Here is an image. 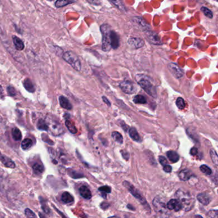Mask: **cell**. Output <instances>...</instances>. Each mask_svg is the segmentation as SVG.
Instances as JSON below:
<instances>
[{
	"mask_svg": "<svg viewBox=\"0 0 218 218\" xmlns=\"http://www.w3.org/2000/svg\"><path fill=\"white\" fill-rule=\"evenodd\" d=\"M195 218H203V217H202V216H199V215H198V216H196Z\"/></svg>",
	"mask_w": 218,
	"mask_h": 218,
	"instance_id": "cell-50",
	"label": "cell"
},
{
	"mask_svg": "<svg viewBox=\"0 0 218 218\" xmlns=\"http://www.w3.org/2000/svg\"><path fill=\"white\" fill-rule=\"evenodd\" d=\"M110 27L108 24H103L100 26V31L102 35V49L104 52H108L111 49L110 45Z\"/></svg>",
	"mask_w": 218,
	"mask_h": 218,
	"instance_id": "cell-6",
	"label": "cell"
},
{
	"mask_svg": "<svg viewBox=\"0 0 218 218\" xmlns=\"http://www.w3.org/2000/svg\"><path fill=\"white\" fill-rule=\"evenodd\" d=\"M168 68L171 73L176 78H181L184 76V71L174 62H170L168 65Z\"/></svg>",
	"mask_w": 218,
	"mask_h": 218,
	"instance_id": "cell-9",
	"label": "cell"
},
{
	"mask_svg": "<svg viewBox=\"0 0 218 218\" xmlns=\"http://www.w3.org/2000/svg\"><path fill=\"white\" fill-rule=\"evenodd\" d=\"M49 1H51V0H49Z\"/></svg>",
	"mask_w": 218,
	"mask_h": 218,
	"instance_id": "cell-52",
	"label": "cell"
},
{
	"mask_svg": "<svg viewBox=\"0 0 218 218\" xmlns=\"http://www.w3.org/2000/svg\"><path fill=\"white\" fill-rule=\"evenodd\" d=\"M129 134L130 137H131L134 141L137 142H141V137L135 128L132 127L130 128V129L129 130Z\"/></svg>",
	"mask_w": 218,
	"mask_h": 218,
	"instance_id": "cell-20",
	"label": "cell"
},
{
	"mask_svg": "<svg viewBox=\"0 0 218 218\" xmlns=\"http://www.w3.org/2000/svg\"><path fill=\"white\" fill-rule=\"evenodd\" d=\"M200 169L202 171V173H203L205 175H211L212 174V170L211 169L210 167H208V166L205 165H203L200 167Z\"/></svg>",
	"mask_w": 218,
	"mask_h": 218,
	"instance_id": "cell-36",
	"label": "cell"
},
{
	"mask_svg": "<svg viewBox=\"0 0 218 218\" xmlns=\"http://www.w3.org/2000/svg\"><path fill=\"white\" fill-rule=\"evenodd\" d=\"M0 94H3V89H2V87L1 86H0Z\"/></svg>",
	"mask_w": 218,
	"mask_h": 218,
	"instance_id": "cell-49",
	"label": "cell"
},
{
	"mask_svg": "<svg viewBox=\"0 0 218 218\" xmlns=\"http://www.w3.org/2000/svg\"><path fill=\"white\" fill-rule=\"evenodd\" d=\"M201 10L202 11L203 13L204 14V15L207 17L209 18V19H212L213 17V13L212 12L209 10L208 8L203 7L201 8Z\"/></svg>",
	"mask_w": 218,
	"mask_h": 218,
	"instance_id": "cell-35",
	"label": "cell"
},
{
	"mask_svg": "<svg viewBox=\"0 0 218 218\" xmlns=\"http://www.w3.org/2000/svg\"><path fill=\"white\" fill-rule=\"evenodd\" d=\"M73 2L74 0H57L55 3V6L57 8H61L68 5Z\"/></svg>",
	"mask_w": 218,
	"mask_h": 218,
	"instance_id": "cell-29",
	"label": "cell"
},
{
	"mask_svg": "<svg viewBox=\"0 0 218 218\" xmlns=\"http://www.w3.org/2000/svg\"><path fill=\"white\" fill-rule=\"evenodd\" d=\"M12 39H13V42L15 49L19 51H23L24 48V44L23 40L21 39H20L18 36H14L12 37Z\"/></svg>",
	"mask_w": 218,
	"mask_h": 218,
	"instance_id": "cell-21",
	"label": "cell"
},
{
	"mask_svg": "<svg viewBox=\"0 0 218 218\" xmlns=\"http://www.w3.org/2000/svg\"><path fill=\"white\" fill-rule=\"evenodd\" d=\"M109 218H119V217H116V216H113V217H109Z\"/></svg>",
	"mask_w": 218,
	"mask_h": 218,
	"instance_id": "cell-51",
	"label": "cell"
},
{
	"mask_svg": "<svg viewBox=\"0 0 218 218\" xmlns=\"http://www.w3.org/2000/svg\"><path fill=\"white\" fill-rule=\"evenodd\" d=\"M190 154L192 156H196L198 154V149L196 148H192L190 150Z\"/></svg>",
	"mask_w": 218,
	"mask_h": 218,
	"instance_id": "cell-47",
	"label": "cell"
},
{
	"mask_svg": "<svg viewBox=\"0 0 218 218\" xmlns=\"http://www.w3.org/2000/svg\"><path fill=\"white\" fill-rule=\"evenodd\" d=\"M110 45L112 49H116L120 45V39L117 33L114 31L111 30L110 33Z\"/></svg>",
	"mask_w": 218,
	"mask_h": 218,
	"instance_id": "cell-12",
	"label": "cell"
},
{
	"mask_svg": "<svg viewBox=\"0 0 218 218\" xmlns=\"http://www.w3.org/2000/svg\"><path fill=\"white\" fill-rule=\"evenodd\" d=\"M12 135L14 139L16 141H19L22 138V134L18 128H14L12 130Z\"/></svg>",
	"mask_w": 218,
	"mask_h": 218,
	"instance_id": "cell-27",
	"label": "cell"
},
{
	"mask_svg": "<svg viewBox=\"0 0 218 218\" xmlns=\"http://www.w3.org/2000/svg\"><path fill=\"white\" fill-rule=\"evenodd\" d=\"M0 161H1L3 165L8 168H11V169H14L15 167V165L13 161H12L10 158L8 157L3 156L1 154H0Z\"/></svg>",
	"mask_w": 218,
	"mask_h": 218,
	"instance_id": "cell-18",
	"label": "cell"
},
{
	"mask_svg": "<svg viewBox=\"0 0 218 218\" xmlns=\"http://www.w3.org/2000/svg\"><path fill=\"white\" fill-rule=\"evenodd\" d=\"M87 1H89L90 3L94 4V5H100V3H101V1L100 0H86Z\"/></svg>",
	"mask_w": 218,
	"mask_h": 218,
	"instance_id": "cell-46",
	"label": "cell"
},
{
	"mask_svg": "<svg viewBox=\"0 0 218 218\" xmlns=\"http://www.w3.org/2000/svg\"><path fill=\"white\" fill-rule=\"evenodd\" d=\"M210 155H211V160L214 164L217 166L218 165V156H217V154L216 150L214 149H211L210 150Z\"/></svg>",
	"mask_w": 218,
	"mask_h": 218,
	"instance_id": "cell-33",
	"label": "cell"
},
{
	"mask_svg": "<svg viewBox=\"0 0 218 218\" xmlns=\"http://www.w3.org/2000/svg\"><path fill=\"white\" fill-rule=\"evenodd\" d=\"M120 87L124 93L126 94H132L137 90L136 85L133 82L130 81H124L120 84Z\"/></svg>",
	"mask_w": 218,
	"mask_h": 218,
	"instance_id": "cell-7",
	"label": "cell"
},
{
	"mask_svg": "<svg viewBox=\"0 0 218 218\" xmlns=\"http://www.w3.org/2000/svg\"><path fill=\"white\" fill-rule=\"evenodd\" d=\"M175 197L181 203L182 209L184 211H190L192 209H193L195 199L189 192L180 189L176 192Z\"/></svg>",
	"mask_w": 218,
	"mask_h": 218,
	"instance_id": "cell-1",
	"label": "cell"
},
{
	"mask_svg": "<svg viewBox=\"0 0 218 218\" xmlns=\"http://www.w3.org/2000/svg\"><path fill=\"white\" fill-rule=\"evenodd\" d=\"M163 170H164L166 173H170L171 170H172V168H171L170 165L168 164L163 166Z\"/></svg>",
	"mask_w": 218,
	"mask_h": 218,
	"instance_id": "cell-45",
	"label": "cell"
},
{
	"mask_svg": "<svg viewBox=\"0 0 218 218\" xmlns=\"http://www.w3.org/2000/svg\"><path fill=\"white\" fill-rule=\"evenodd\" d=\"M153 205L154 210L159 218H168L170 216L171 212L168 209L166 203L162 198L158 196L156 197L153 201Z\"/></svg>",
	"mask_w": 218,
	"mask_h": 218,
	"instance_id": "cell-4",
	"label": "cell"
},
{
	"mask_svg": "<svg viewBox=\"0 0 218 218\" xmlns=\"http://www.w3.org/2000/svg\"><path fill=\"white\" fill-rule=\"evenodd\" d=\"M33 145V142L30 138H26L24 139L21 144V148L23 150H28L30 149Z\"/></svg>",
	"mask_w": 218,
	"mask_h": 218,
	"instance_id": "cell-31",
	"label": "cell"
},
{
	"mask_svg": "<svg viewBox=\"0 0 218 218\" xmlns=\"http://www.w3.org/2000/svg\"><path fill=\"white\" fill-rule=\"evenodd\" d=\"M102 100H103V102L108 105V106L109 107L111 106V103L106 97H105V96H102Z\"/></svg>",
	"mask_w": 218,
	"mask_h": 218,
	"instance_id": "cell-48",
	"label": "cell"
},
{
	"mask_svg": "<svg viewBox=\"0 0 218 218\" xmlns=\"http://www.w3.org/2000/svg\"><path fill=\"white\" fill-rule=\"evenodd\" d=\"M63 59L69 63L74 69L77 71H80L81 69V64L78 56L71 51H67L63 54Z\"/></svg>",
	"mask_w": 218,
	"mask_h": 218,
	"instance_id": "cell-5",
	"label": "cell"
},
{
	"mask_svg": "<svg viewBox=\"0 0 218 218\" xmlns=\"http://www.w3.org/2000/svg\"><path fill=\"white\" fill-rule=\"evenodd\" d=\"M25 214L28 218H37L35 214L30 209H25Z\"/></svg>",
	"mask_w": 218,
	"mask_h": 218,
	"instance_id": "cell-39",
	"label": "cell"
},
{
	"mask_svg": "<svg viewBox=\"0 0 218 218\" xmlns=\"http://www.w3.org/2000/svg\"><path fill=\"white\" fill-rule=\"evenodd\" d=\"M99 191L102 192V193H110L111 191V189L110 187H109L108 186H104L99 187Z\"/></svg>",
	"mask_w": 218,
	"mask_h": 218,
	"instance_id": "cell-40",
	"label": "cell"
},
{
	"mask_svg": "<svg viewBox=\"0 0 218 218\" xmlns=\"http://www.w3.org/2000/svg\"><path fill=\"white\" fill-rule=\"evenodd\" d=\"M111 136L113 139L115 140L116 142H118L119 144H121L123 143V137L121 134L118 132H113L111 133Z\"/></svg>",
	"mask_w": 218,
	"mask_h": 218,
	"instance_id": "cell-30",
	"label": "cell"
},
{
	"mask_svg": "<svg viewBox=\"0 0 218 218\" xmlns=\"http://www.w3.org/2000/svg\"><path fill=\"white\" fill-rule=\"evenodd\" d=\"M33 170L35 174H36L37 175H40L44 172V167L42 165V164H40V163H35V164L33 165Z\"/></svg>",
	"mask_w": 218,
	"mask_h": 218,
	"instance_id": "cell-26",
	"label": "cell"
},
{
	"mask_svg": "<svg viewBox=\"0 0 218 218\" xmlns=\"http://www.w3.org/2000/svg\"><path fill=\"white\" fill-rule=\"evenodd\" d=\"M131 21L135 26L142 31H148L150 28L149 24H148L145 20L141 17H134L131 19Z\"/></svg>",
	"mask_w": 218,
	"mask_h": 218,
	"instance_id": "cell-8",
	"label": "cell"
},
{
	"mask_svg": "<svg viewBox=\"0 0 218 218\" xmlns=\"http://www.w3.org/2000/svg\"><path fill=\"white\" fill-rule=\"evenodd\" d=\"M69 175L71 176V177H72L74 179H77V178L81 177H83V176L81 174H79V173L76 172V171H75L74 170H71L70 172H69Z\"/></svg>",
	"mask_w": 218,
	"mask_h": 218,
	"instance_id": "cell-42",
	"label": "cell"
},
{
	"mask_svg": "<svg viewBox=\"0 0 218 218\" xmlns=\"http://www.w3.org/2000/svg\"><path fill=\"white\" fill-rule=\"evenodd\" d=\"M65 125L67 128L69 129V131L72 134H76L78 133V129L75 126V125L71 122L69 120H66L65 121Z\"/></svg>",
	"mask_w": 218,
	"mask_h": 218,
	"instance_id": "cell-28",
	"label": "cell"
},
{
	"mask_svg": "<svg viewBox=\"0 0 218 218\" xmlns=\"http://www.w3.org/2000/svg\"><path fill=\"white\" fill-rule=\"evenodd\" d=\"M136 78L138 84L143 88L146 93H147L150 96H152L154 98L157 97L156 88L151 82L150 78H149L143 75H137Z\"/></svg>",
	"mask_w": 218,
	"mask_h": 218,
	"instance_id": "cell-3",
	"label": "cell"
},
{
	"mask_svg": "<svg viewBox=\"0 0 218 218\" xmlns=\"http://www.w3.org/2000/svg\"><path fill=\"white\" fill-rule=\"evenodd\" d=\"M37 128H39L40 130H48V126L46 124L45 121L44 120H40L38 123L37 124Z\"/></svg>",
	"mask_w": 218,
	"mask_h": 218,
	"instance_id": "cell-37",
	"label": "cell"
},
{
	"mask_svg": "<svg viewBox=\"0 0 218 218\" xmlns=\"http://www.w3.org/2000/svg\"><path fill=\"white\" fill-rule=\"evenodd\" d=\"M166 155L168 160L172 163L177 162L180 159L178 154L177 152L173 151V150H169V151H168L166 153Z\"/></svg>",
	"mask_w": 218,
	"mask_h": 218,
	"instance_id": "cell-22",
	"label": "cell"
},
{
	"mask_svg": "<svg viewBox=\"0 0 218 218\" xmlns=\"http://www.w3.org/2000/svg\"><path fill=\"white\" fill-rule=\"evenodd\" d=\"M133 102L136 104H145L146 100L143 95H136L133 99Z\"/></svg>",
	"mask_w": 218,
	"mask_h": 218,
	"instance_id": "cell-32",
	"label": "cell"
},
{
	"mask_svg": "<svg viewBox=\"0 0 218 218\" xmlns=\"http://www.w3.org/2000/svg\"><path fill=\"white\" fill-rule=\"evenodd\" d=\"M197 199L200 203H202L203 205H207L211 202L212 198L208 194L206 193H200L197 196Z\"/></svg>",
	"mask_w": 218,
	"mask_h": 218,
	"instance_id": "cell-17",
	"label": "cell"
},
{
	"mask_svg": "<svg viewBox=\"0 0 218 218\" xmlns=\"http://www.w3.org/2000/svg\"><path fill=\"white\" fill-rule=\"evenodd\" d=\"M166 206L169 210H173L176 212L179 211L182 209L181 203L177 199H171L166 203Z\"/></svg>",
	"mask_w": 218,
	"mask_h": 218,
	"instance_id": "cell-14",
	"label": "cell"
},
{
	"mask_svg": "<svg viewBox=\"0 0 218 218\" xmlns=\"http://www.w3.org/2000/svg\"><path fill=\"white\" fill-rule=\"evenodd\" d=\"M207 217V218H218L217 210H211L208 212Z\"/></svg>",
	"mask_w": 218,
	"mask_h": 218,
	"instance_id": "cell-38",
	"label": "cell"
},
{
	"mask_svg": "<svg viewBox=\"0 0 218 218\" xmlns=\"http://www.w3.org/2000/svg\"><path fill=\"white\" fill-rule=\"evenodd\" d=\"M0 154H1V153H0Z\"/></svg>",
	"mask_w": 218,
	"mask_h": 218,
	"instance_id": "cell-53",
	"label": "cell"
},
{
	"mask_svg": "<svg viewBox=\"0 0 218 218\" xmlns=\"http://www.w3.org/2000/svg\"><path fill=\"white\" fill-rule=\"evenodd\" d=\"M124 185L127 188V189L129 190V191L131 192V193L134 196H135L136 198H137L138 200H139L141 203H146L145 200L143 198V197H142V196L140 194V193L138 192L135 187H134V186L132 185H131V184H130L129 182H125V181L124 182Z\"/></svg>",
	"mask_w": 218,
	"mask_h": 218,
	"instance_id": "cell-11",
	"label": "cell"
},
{
	"mask_svg": "<svg viewBox=\"0 0 218 218\" xmlns=\"http://www.w3.org/2000/svg\"><path fill=\"white\" fill-rule=\"evenodd\" d=\"M79 193H80L81 196L83 197L84 198L89 200L91 198V193L89 188L88 187L86 186H81L79 189Z\"/></svg>",
	"mask_w": 218,
	"mask_h": 218,
	"instance_id": "cell-16",
	"label": "cell"
},
{
	"mask_svg": "<svg viewBox=\"0 0 218 218\" xmlns=\"http://www.w3.org/2000/svg\"><path fill=\"white\" fill-rule=\"evenodd\" d=\"M121 155H122V157L125 159V160H128L129 159V154L128 152L125 151V150H121L120 151Z\"/></svg>",
	"mask_w": 218,
	"mask_h": 218,
	"instance_id": "cell-44",
	"label": "cell"
},
{
	"mask_svg": "<svg viewBox=\"0 0 218 218\" xmlns=\"http://www.w3.org/2000/svg\"><path fill=\"white\" fill-rule=\"evenodd\" d=\"M7 92L11 96H14L16 94V91L12 86H8L7 87Z\"/></svg>",
	"mask_w": 218,
	"mask_h": 218,
	"instance_id": "cell-41",
	"label": "cell"
},
{
	"mask_svg": "<svg viewBox=\"0 0 218 218\" xmlns=\"http://www.w3.org/2000/svg\"><path fill=\"white\" fill-rule=\"evenodd\" d=\"M23 86L25 89H26L28 92H30V93H33V92H35V91L34 86H33V83L29 78H26L24 81Z\"/></svg>",
	"mask_w": 218,
	"mask_h": 218,
	"instance_id": "cell-24",
	"label": "cell"
},
{
	"mask_svg": "<svg viewBox=\"0 0 218 218\" xmlns=\"http://www.w3.org/2000/svg\"><path fill=\"white\" fill-rule=\"evenodd\" d=\"M192 175H193V174L189 169H184L180 171L178 174V177L180 179L183 181H186L189 180L191 177H192Z\"/></svg>",
	"mask_w": 218,
	"mask_h": 218,
	"instance_id": "cell-15",
	"label": "cell"
},
{
	"mask_svg": "<svg viewBox=\"0 0 218 218\" xmlns=\"http://www.w3.org/2000/svg\"><path fill=\"white\" fill-rule=\"evenodd\" d=\"M60 104L62 108H64L67 110H71L72 108V106L70 103L69 100L64 96H60L59 98Z\"/></svg>",
	"mask_w": 218,
	"mask_h": 218,
	"instance_id": "cell-19",
	"label": "cell"
},
{
	"mask_svg": "<svg viewBox=\"0 0 218 218\" xmlns=\"http://www.w3.org/2000/svg\"><path fill=\"white\" fill-rule=\"evenodd\" d=\"M109 1L113 3V5L115 6L119 10L124 12H126V8H125L124 4L121 0H109Z\"/></svg>",
	"mask_w": 218,
	"mask_h": 218,
	"instance_id": "cell-23",
	"label": "cell"
},
{
	"mask_svg": "<svg viewBox=\"0 0 218 218\" xmlns=\"http://www.w3.org/2000/svg\"><path fill=\"white\" fill-rule=\"evenodd\" d=\"M128 44L135 49H139L143 47L145 45V41L140 38L132 37L129 39Z\"/></svg>",
	"mask_w": 218,
	"mask_h": 218,
	"instance_id": "cell-13",
	"label": "cell"
},
{
	"mask_svg": "<svg viewBox=\"0 0 218 218\" xmlns=\"http://www.w3.org/2000/svg\"><path fill=\"white\" fill-rule=\"evenodd\" d=\"M176 105H177V107L181 109V110H182V109H184V108L186 107V103L184 100L181 98V97H178L177 100H176Z\"/></svg>",
	"mask_w": 218,
	"mask_h": 218,
	"instance_id": "cell-34",
	"label": "cell"
},
{
	"mask_svg": "<svg viewBox=\"0 0 218 218\" xmlns=\"http://www.w3.org/2000/svg\"><path fill=\"white\" fill-rule=\"evenodd\" d=\"M145 36L150 44L154 45H161L162 44L160 37L156 32L150 30L146 31Z\"/></svg>",
	"mask_w": 218,
	"mask_h": 218,
	"instance_id": "cell-10",
	"label": "cell"
},
{
	"mask_svg": "<svg viewBox=\"0 0 218 218\" xmlns=\"http://www.w3.org/2000/svg\"><path fill=\"white\" fill-rule=\"evenodd\" d=\"M61 200L65 203H70L74 202V198L69 192H64L61 195Z\"/></svg>",
	"mask_w": 218,
	"mask_h": 218,
	"instance_id": "cell-25",
	"label": "cell"
},
{
	"mask_svg": "<svg viewBox=\"0 0 218 218\" xmlns=\"http://www.w3.org/2000/svg\"><path fill=\"white\" fill-rule=\"evenodd\" d=\"M159 161L161 163V165L163 166H165L166 165H168V161L166 158L162 156H160L159 157Z\"/></svg>",
	"mask_w": 218,
	"mask_h": 218,
	"instance_id": "cell-43",
	"label": "cell"
},
{
	"mask_svg": "<svg viewBox=\"0 0 218 218\" xmlns=\"http://www.w3.org/2000/svg\"><path fill=\"white\" fill-rule=\"evenodd\" d=\"M48 126V130L54 136H60L65 133V129L58 119L51 116H48L45 121Z\"/></svg>",
	"mask_w": 218,
	"mask_h": 218,
	"instance_id": "cell-2",
	"label": "cell"
}]
</instances>
